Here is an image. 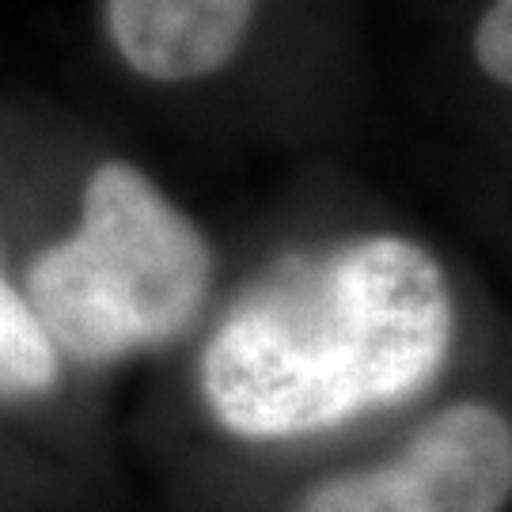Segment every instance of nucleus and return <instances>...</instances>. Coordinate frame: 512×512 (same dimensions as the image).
<instances>
[{"label": "nucleus", "mask_w": 512, "mask_h": 512, "mask_svg": "<svg viewBox=\"0 0 512 512\" xmlns=\"http://www.w3.org/2000/svg\"><path fill=\"white\" fill-rule=\"evenodd\" d=\"M456 330L440 262L406 236H361L277 262L217 327L202 391L247 440L323 433L418 395Z\"/></svg>", "instance_id": "obj_1"}, {"label": "nucleus", "mask_w": 512, "mask_h": 512, "mask_svg": "<svg viewBox=\"0 0 512 512\" xmlns=\"http://www.w3.org/2000/svg\"><path fill=\"white\" fill-rule=\"evenodd\" d=\"M213 285V251L145 171L107 160L92 171L69 239L31 262L27 304L54 349L114 361L183 334Z\"/></svg>", "instance_id": "obj_2"}, {"label": "nucleus", "mask_w": 512, "mask_h": 512, "mask_svg": "<svg viewBox=\"0 0 512 512\" xmlns=\"http://www.w3.org/2000/svg\"><path fill=\"white\" fill-rule=\"evenodd\" d=\"M509 494V418L486 403H456L391 463L319 482L296 512H501Z\"/></svg>", "instance_id": "obj_3"}, {"label": "nucleus", "mask_w": 512, "mask_h": 512, "mask_svg": "<svg viewBox=\"0 0 512 512\" xmlns=\"http://www.w3.org/2000/svg\"><path fill=\"white\" fill-rule=\"evenodd\" d=\"M258 0H103L118 57L156 84L220 73L251 31Z\"/></svg>", "instance_id": "obj_4"}, {"label": "nucleus", "mask_w": 512, "mask_h": 512, "mask_svg": "<svg viewBox=\"0 0 512 512\" xmlns=\"http://www.w3.org/2000/svg\"><path fill=\"white\" fill-rule=\"evenodd\" d=\"M61 376V361L31 311L27 296L12 289L0 270V399H27L50 391Z\"/></svg>", "instance_id": "obj_5"}, {"label": "nucleus", "mask_w": 512, "mask_h": 512, "mask_svg": "<svg viewBox=\"0 0 512 512\" xmlns=\"http://www.w3.org/2000/svg\"><path fill=\"white\" fill-rule=\"evenodd\" d=\"M475 61L494 84H512V0H494L475 27Z\"/></svg>", "instance_id": "obj_6"}]
</instances>
